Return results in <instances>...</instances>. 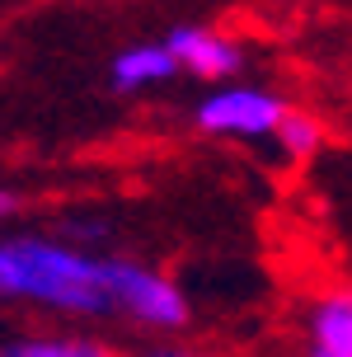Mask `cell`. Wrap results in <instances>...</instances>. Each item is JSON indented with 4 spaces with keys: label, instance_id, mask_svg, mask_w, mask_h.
<instances>
[{
    "label": "cell",
    "instance_id": "1",
    "mask_svg": "<svg viewBox=\"0 0 352 357\" xmlns=\"http://www.w3.org/2000/svg\"><path fill=\"white\" fill-rule=\"evenodd\" d=\"M0 291L61 305V310H108L113 305L104 259H89L52 240H5L0 245Z\"/></svg>",
    "mask_w": 352,
    "mask_h": 357
},
{
    "label": "cell",
    "instance_id": "2",
    "mask_svg": "<svg viewBox=\"0 0 352 357\" xmlns=\"http://www.w3.org/2000/svg\"><path fill=\"white\" fill-rule=\"evenodd\" d=\"M108 273V291H113V305H127L137 320L160 324V329H178L188 320V301L178 296L174 282H164L146 268L127 264V259H104Z\"/></svg>",
    "mask_w": 352,
    "mask_h": 357
},
{
    "label": "cell",
    "instance_id": "3",
    "mask_svg": "<svg viewBox=\"0 0 352 357\" xmlns=\"http://www.w3.org/2000/svg\"><path fill=\"white\" fill-rule=\"evenodd\" d=\"M286 113H291V108L282 104L277 94L235 85V89L211 94L207 104L197 108V123L207 127V132H230V137H268V132L282 127Z\"/></svg>",
    "mask_w": 352,
    "mask_h": 357
},
{
    "label": "cell",
    "instance_id": "4",
    "mask_svg": "<svg viewBox=\"0 0 352 357\" xmlns=\"http://www.w3.org/2000/svg\"><path fill=\"white\" fill-rule=\"evenodd\" d=\"M164 47L174 52L178 66H188L193 75H207V80H221V75H230L240 66V52L211 29H174Z\"/></svg>",
    "mask_w": 352,
    "mask_h": 357
},
{
    "label": "cell",
    "instance_id": "5",
    "mask_svg": "<svg viewBox=\"0 0 352 357\" xmlns=\"http://www.w3.org/2000/svg\"><path fill=\"white\" fill-rule=\"evenodd\" d=\"M310 357H352V291H334L315 305Z\"/></svg>",
    "mask_w": 352,
    "mask_h": 357
},
{
    "label": "cell",
    "instance_id": "6",
    "mask_svg": "<svg viewBox=\"0 0 352 357\" xmlns=\"http://www.w3.org/2000/svg\"><path fill=\"white\" fill-rule=\"evenodd\" d=\"M178 71V61L169 47H132L113 61V85L118 89H141V85H155V80H169Z\"/></svg>",
    "mask_w": 352,
    "mask_h": 357
},
{
    "label": "cell",
    "instance_id": "7",
    "mask_svg": "<svg viewBox=\"0 0 352 357\" xmlns=\"http://www.w3.org/2000/svg\"><path fill=\"white\" fill-rule=\"evenodd\" d=\"M277 142L286 155H296V160H305L310 151H319V123L315 118H305V113H286L277 127Z\"/></svg>",
    "mask_w": 352,
    "mask_h": 357
},
{
    "label": "cell",
    "instance_id": "8",
    "mask_svg": "<svg viewBox=\"0 0 352 357\" xmlns=\"http://www.w3.org/2000/svg\"><path fill=\"white\" fill-rule=\"evenodd\" d=\"M0 357H113L104 353L99 343H52V339H29V343H15V348H5Z\"/></svg>",
    "mask_w": 352,
    "mask_h": 357
},
{
    "label": "cell",
    "instance_id": "9",
    "mask_svg": "<svg viewBox=\"0 0 352 357\" xmlns=\"http://www.w3.org/2000/svg\"><path fill=\"white\" fill-rule=\"evenodd\" d=\"M10 207H15V197H10V193H5V188H0V216L10 212Z\"/></svg>",
    "mask_w": 352,
    "mask_h": 357
},
{
    "label": "cell",
    "instance_id": "10",
    "mask_svg": "<svg viewBox=\"0 0 352 357\" xmlns=\"http://www.w3.org/2000/svg\"><path fill=\"white\" fill-rule=\"evenodd\" d=\"M155 357H183V353H155Z\"/></svg>",
    "mask_w": 352,
    "mask_h": 357
}]
</instances>
